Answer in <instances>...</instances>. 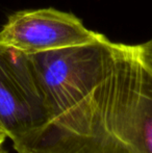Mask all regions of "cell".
<instances>
[{"instance_id":"cell-5","label":"cell","mask_w":152,"mask_h":153,"mask_svg":"<svg viewBox=\"0 0 152 153\" xmlns=\"http://www.w3.org/2000/svg\"><path fill=\"white\" fill-rule=\"evenodd\" d=\"M143 51H144L145 56L148 59V61L152 64V39L150 41H148L147 43L142 45Z\"/></svg>"},{"instance_id":"cell-7","label":"cell","mask_w":152,"mask_h":153,"mask_svg":"<svg viewBox=\"0 0 152 153\" xmlns=\"http://www.w3.org/2000/svg\"><path fill=\"white\" fill-rule=\"evenodd\" d=\"M0 153H8L7 150L3 147V144H0Z\"/></svg>"},{"instance_id":"cell-2","label":"cell","mask_w":152,"mask_h":153,"mask_svg":"<svg viewBox=\"0 0 152 153\" xmlns=\"http://www.w3.org/2000/svg\"><path fill=\"white\" fill-rule=\"evenodd\" d=\"M100 104L113 137L132 153H152V64L142 45L116 43Z\"/></svg>"},{"instance_id":"cell-4","label":"cell","mask_w":152,"mask_h":153,"mask_svg":"<svg viewBox=\"0 0 152 153\" xmlns=\"http://www.w3.org/2000/svg\"><path fill=\"white\" fill-rule=\"evenodd\" d=\"M103 36L87 29L74 15L41 8L10 15L0 30V44L33 54L89 44Z\"/></svg>"},{"instance_id":"cell-1","label":"cell","mask_w":152,"mask_h":153,"mask_svg":"<svg viewBox=\"0 0 152 153\" xmlns=\"http://www.w3.org/2000/svg\"><path fill=\"white\" fill-rule=\"evenodd\" d=\"M115 47L103 36L89 44L28 54L51 124L38 143L20 153H132L110 133L100 104Z\"/></svg>"},{"instance_id":"cell-6","label":"cell","mask_w":152,"mask_h":153,"mask_svg":"<svg viewBox=\"0 0 152 153\" xmlns=\"http://www.w3.org/2000/svg\"><path fill=\"white\" fill-rule=\"evenodd\" d=\"M5 139H6V135H5V133L3 132V130H2L1 126H0V144H3Z\"/></svg>"},{"instance_id":"cell-3","label":"cell","mask_w":152,"mask_h":153,"mask_svg":"<svg viewBox=\"0 0 152 153\" xmlns=\"http://www.w3.org/2000/svg\"><path fill=\"white\" fill-rule=\"evenodd\" d=\"M51 124V111L28 54L0 44V126L17 153L33 146Z\"/></svg>"}]
</instances>
